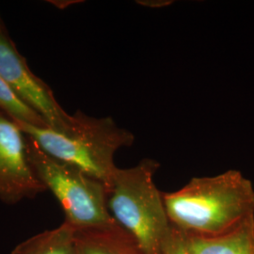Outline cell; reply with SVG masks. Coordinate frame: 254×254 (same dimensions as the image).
<instances>
[{
  "mask_svg": "<svg viewBox=\"0 0 254 254\" xmlns=\"http://www.w3.org/2000/svg\"><path fill=\"white\" fill-rule=\"evenodd\" d=\"M163 200L172 226L185 235L218 236L254 217L253 183L236 170L194 177Z\"/></svg>",
  "mask_w": 254,
  "mask_h": 254,
  "instance_id": "6da1fadb",
  "label": "cell"
},
{
  "mask_svg": "<svg viewBox=\"0 0 254 254\" xmlns=\"http://www.w3.org/2000/svg\"><path fill=\"white\" fill-rule=\"evenodd\" d=\"M159 163L143 159L135 167L117 169L108 189L112 218L144 254H162L173 226L157 190L154 173Z\"/></svg>",
  "mask_w": 254,
  "mask_h": 254,
  "instance_id": "7a4b0ae2",
  "label": "cell"
},
{
  "mask_svg": "<svg viewBox=\"0 0 254 254\" xmlns=\"http://www.w3.org/2000/svg\"><path fill=\"white\" fill-rule=\"evenodd\" d=\"M71 127L60 132L16 122L46 154L80 169L109 189L117 171L114 155L120 148L134 143V135L119 127L110 117L94 118L77 111Z\"/></svg>",
  "mask_w": 254,
  "mask_h": 254,
  "instance_id": "3957f363",
  "label": "cell"
},
{
  "mask_svg": "<svg viewBox=\"0 0 254 254\" xmlns=\"http://www.w3.org/2000/svg\"><path fill=\"white\" fill-rule=\"evenodd\" d=\"M26 136L29 162L40 181L61 203L65 222L75 230L116 223L108 208V188L103 182L46 154L33 137Z\"/></svg>",
  "mask_w": 254,
  "mask_h": 254,
  "instance_id": "277c9868",
  "label": "cell"
},
{
  "mask_svg": "<svg viewBox=\"0 0 254 254\" xmlns=\"http://www.w3.org/2000/svg\"><path fill=\"white\" fill-rule=\"evenodd\" d=\"M0 75L19 98L46 120L49 128L64 132L71 127L73 116L65 112L52 90L31 72L26 59L0 24Z\"/></svg>",
  "mask_w": 254,
  "mask_h": 254,
  "instance_id": "5b68a950",
  "label": "cell"
},
{
  "mask_svg": "<svg viewBox=\"0 0 254 254\" xmlns=\"http://www.w3.org/2000/svg\"><path fill=\"white\" fill-rule=\"evenodd\" d=\"M45 191L28 159L26 134L0 110V200L14 204Z\"/></svg>",
  "mask_w": 254,
  "mask_h": 254,
  "instance_id": "8992f818",
  "label": "cell"
},
{
  "mask_svg": "<svg viewBox=\"0 0 254 254\" xmlns=\"http://www.w3.org/2000/svg\"><path fill=\"white\" fill-rule=\"evenodd\" d=\"M183 235L190 254H254V217L218 236Z\"/></svg>",
  "mask_w": 254,
  "mask_h": 254,
  "instance_id": "52a82bcc",
  "label": "cell"
},
{
  "mask_svg": "<svg viewBox=\"0 0 254 254\" xmlns=\"http://www.w3.org/2000/svg\"><path fill=\"white\" fill-rule=\"evenodd\" d=\"M77 254H144L117 223L75 230Z\"/></svg>",
  "mask_w": 254,
  "mask_h": 254,
  "instance_id": "ba28073f",
  "label": "cell"
},
{
  "mask_svg": "<svg viewBox=\"0 0 254 254\" xmlns=\"http://www.w3.org/2000/svg\"><path fill=\"white\" fill-rule=\"evenodd\" d=\"M11 254H77L75 229L64 221L60 227L45 231L20 243Z\"/></svg>",
  "mask_w": 254,
  "mask_h": 254,
  "instance_id": "9c48e42d",
  "label": "cell"
},
{
  "mask_svg": "<svg viewBox=\"0 0 254 254\" xmlns=\"http://www.w3.org/2000/svg\"><path fill=\"white\" fill-rule=\"evenodd\" d=\"M0 110L6 113L9 118L15 122H20L36 127H47L46 120L38 112L23 100H21L17 94L0 75Z\"/></svg>",
  "mask_w": 254,
  "mask_h": 254,
  "instance_id": "30bf717a",
  "label": "cell"
},
{
  "mask_svg": "<svg viewBox=\"0 0 254 254\" xmlns=\"http://www.w3.org/2000/svg\"><path fill=\"white\" fill-rule=\"evenodd\" d=\"M162 254H190L186 245L185 236L179 230L173 227L172 235Z\"/></svg>",
  "mask_w": 254,
  "mask_h": 254,
  "instance_id": "8fae6325",
  "label": "cell"
},
{
  "mask_svg": "<svg viewBox=\"0 0 254 254\" xmlns=\"http://www.w3.org/2000/svg\"><path fill=\"white\" fill-rule=\"evenodd\" d=\"M0 24H1V22H0Z\"/></svg>",
  "mask_w": 254,
  "mask_h": 254,
  "instance_id": "7c38bea8",
  "label": "cell"
}]
</instances>
